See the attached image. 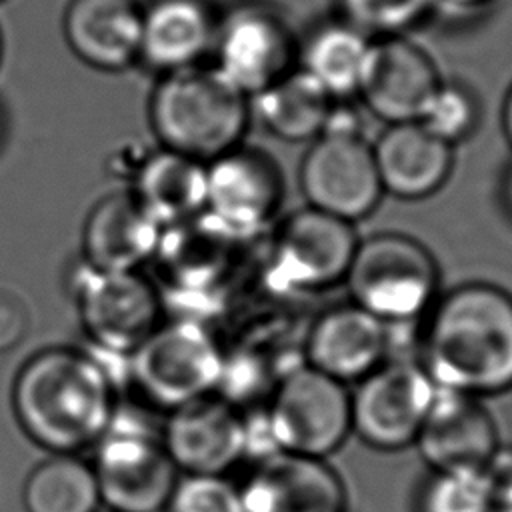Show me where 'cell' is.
<instances>
[{
  "mask_svg": "<svg viewBox=\"0 0 512 512\" xmlns=\"http://www.w3.org/2000/svg\"><path fill=\"white\" fill-rule=\"evenodd\" d=\"M298 182L306 206L350 224L370 216L384 198L372 144L362 134H318L300 160Z\"/></svg>",
  "mask_w": 512,
  "mask_h": 512,
  "instance_id": "cell-11",
  "label": "cell"
},
{
  "mask_svg": "<svg viewBox=\"0 0 512 512\" xmlns=\"http://www.w3.org/2000/svg\"><path fill=\"white\" fill-rule=\"evenodd\" d=\"M282 202L284 176L268 152L240 144L206 164L204 214L238 242L264 230Z\"/></svg>",
  "mask_w": 512,
  "mask_h": 512,
  "instance_id": "cell-13",
  "label": "cell"
},
{
  "mask_svg": "<svg viewBox=\"0 0 512 512\" xmlns=\"http://www.w3.org/2000/svg\"><path fill=\"white\" fill-rule=\"evenodd\" d=\"M344 282L350 302L386 324H410L436 302L440 268L418 238L386 230L358 238Z\"/></svg>",
  "mask_w": 512,
  "mask_h": 512,
  "instance_id": "cell-4",
  "label": "cell"
},
{
  "mask_svg": "<svg viewBox=\"0 0 512 512\" xmlns=\"http://www.w3.org/2000/svg\"><path fill=\"white\" fill-rule=\"evenodd\" d=\"M30 316L22 298L0 288V352H6L22 342L28 332Z\"/></svg>",
  "mask_w": 512,
  "mask_h": 512,
  "instance_id": "cell-32",
  "label": "cell"
},
{
  "mask_svg": "<svg viewBox=\"0 0 512 512\" xmlns=\"http://www.w3.org/2000/svg\"><path fill=\"white\" fill-rule=\"evenodd\" d=\"M436 2H442V4L458 8V10H476V8L488 6L494 0H436Z\"/></svg>",
  "mask_w": 512,
  "mask_h": 512,
  "instance_id": "cell-35",
  "label": "cell"
},
{
  "mask_svg": "<svg viewBox=\"0 0 512 512\" xmlns=\"http://www.w3.org/2000/svg\"><path fill=\"white\" fill-rule=\"evenodd\" d=\"M216 70L248 98L298 66V42L288 22L270 6H232L216 28Z\"/></svg>",
  "mask_w": 512,
  "mask_h": 512,
  "instance_id": "cell-12",
  "label": "cell"
},
{
  "mask_svg": "<svg viewBox=\"0 0 512 512\" xmlns=\"http://www.w3.org/2000/svg\"><path fill=\"white\" fill-rule=\"evenodd\" d=\"M148 152H138V146H122L118 150L112 152L110 156V162H108V168L110 172L118 174V176H124V178H132L136 176L138 168L142 166L144 158H146Z\"/></svg>",
  "mask_w": 512,
  "mask_h": 512,
  "instance_id": "cell-33",
  "label": "cell"
},
{
  "mask_svg": "<svg viewBox=\"0 0 512 512\" xmlns=\"http://www.w3.org/2000/svg\"><path fill=\"white\" fill-rule=\"evenodd\" d=\"M500 124H502V134L508 142V146L512 148V84L504 96L502 102V112H500Z\"/></svg>",
  "mask_w": 512,
  "mask_h": 512,
  "instance_id": "cell-34",
  "label": "cell"
},
{
  "mask_svg": "<svg viewBox=\"0 0 512 512\" xmlns=\"http://www.w3.org/2000/svg\"><path fill=\"white\" fill-rule=\"evenodd\" d=\"M332 104L330 94L298 66L250 98L252 116L284 142H312Z\"/></svg>",
  "mask_w": 512,
  "mask_h": 512,
  "instance_id": "cell-25",
  "label": "cell"
},
{
  "mask_svg": "<svg viewBox=\"0 0 512 512\" xmlns=\"http://www.w3.org/2000/svg\"><path fill=\"white\" fill-rule=\"evenodd\" d=\"M278 450L328 458L352 434L346 384L298 364L278 378L264 408Z\"/></svg>",
  "mask_w": 512,
  "mask_h": 512,
  "instance_id": "cell-7",
  "label": "cell"
},
{
  "mask_svg": "<svg viewBox=\"0 0 512 512\" xmlns=\"http://www.w3.org/2000/svg\"><path fill=\"white\" fill-rule=\"evenodd\" d=\"M304 364L342 382H358L390 358V326L354 302L320 312L302 342Z\"/></svg>",
  "mask_w": 512,
  "mask_h": 512,
  "instance_id": "cell-18",
  "label": "cell"
},
{
  "mask_svg": "<svg viewBox=\"0 0 512 512\" xmlns=\"http://www.w3.org/2000/svg\"><path fill=\"white\" fill-rule=\"evenodd\" d=\"M92 468L100 502L112 512H162L178 480L160 428L144 414L118 406L94 444Z\"/></svg>",
  "mask_w": 512,
  "mask_h": 512,
  "instance_id": "cell-5",
  "label": "cell"
},
{
  "mask_svg": "<svg viewBox=\"0 0 512 512\" xmlns=\"http://www.w3.org/2000/svg\"><path fill=\"white\" fill-rule=\"evenodd\" d=\"M414 446L430 472H482L500 438L484 398L436 388Z\"/></svg>",
  "mask_w": 512,
  "mask_h": 512,
  "instance_id": "cell-16",
  "label": "cell"
},
{
  "mask_svg": "<svg viewBox=\"0 0 512 512\" xmlns=\"http://www.w3.org/2000/svg\"><path fill=\"white\" fill-rule=\"evenodd\" d=\"M0 2H2V0H0Z\"/></svg>",
  "mask_w": 512,
  "mask_h": 512,
  "instance_id": "cell-39",
  "label": "cell"
},
{
  "mask_svg": "<svg viewBox=\"0 0 512 512\" xmlns=\"http://www.w3.org/2000/svg\"><path fill=\"white\" fill-rule=\"evenodd\" d=\"M224 350L204 322H160L130 354L132 386L154 406L172 410L218 390Z\"/></svg>",
  "mask_w": 512,
  "mask_h": 512,
  "instance_id": "cell-6",
  "label": "cell"
},
{
  "mask_svg": "<svg viewBox=\"0 0 512 512\" xmlns=\"http://www.w3.org/2000/svg\"><path fill=\"white\" fill-rule=\"evenodd\" d=\"M168 512H242L238 484L226 474H182L178 476Z\"/></svg>",
  "mask_w": 512,
  "mask_h": 512,
  "instance_id": "cell-30",
  "label": "cell"
},
{
  "mask_svg": "<svg viewBox=\"0 0 512 512\" xmlns=\"http://www.w3.org/2000/svg\"><path fill=\"white\" fill-rule=\"evenodd\" d=\"M416 512H494L482 472H430L418 492Z\"/></svg>",
  "mask_w": 512,
  "mask_h": 512,
  "instance_id": "cell-29",
  "label": "cell"
},
{
  "mask_svg": "<svg viewBox=\"0 0 512 512\" xmlns=\"http://www.w3.org/2000/svg\"><path fill=\"white\" fill-rule=\"evenodd\" d=\"M26 512H96L100 490L92 464L76 454H52L26 478Z\"/></svg>",
  "mask_w": 512,
  "mask_h": 512,
  "instance_id": "cell-26",
  "label": "cell"
},
{
  "mask_svg": "<svg viewBox=\"0 0 512 512\" xmlns=\"http://www.w3.org/2000/svg\"><path fill=\"white\" fill-rule=\"evenodd\" d=\"M218 18L206 0L142 4L138 60L160 74L198 66L214 48Z\"/></svg>",
  "mask_w": 512,
  "mask_h": 512,
  "instance_id": "cell-20",
  "label": "cell"
},
{
  "mask_svg": "<svg viewBox=\"0 0 512 512\" xmlns=\"http://www.w3.org/2000/svg\"><path fill=\"white\" fill-rule=\"evenodd\" d=\"M482 478L492 496L494 512H512V444H500L486 466Z\"/></svg>",
  "mask_w": 512,
  "mask_h": 512,
  "instance_id": "cell-31",
  "label": "cell"
},
{
  "mask_svg": "<svg viewBox=\"0 0 512 512\" xmlns=\"http://www.w3.org/2000/svg\"><path fill=\"white\" fill-rule=\"evenodd\" d=\"M68 284L94 346L132 354L160 324V292L138 270H102L82 260Z\"/></svg>",
  "mask_w": 512,
  "mask_h": 512,
  "instance_id": "cell-8",
  "label": "cell"
},
{
  "mask_svg": "<svg viewBox=\"0 0 512 512\" xmlns=\"http://www.w3.org/2000/svg\"><path fill=\"white\" fill-rule=\"evenodd\" d=\"M420 364L438 388L478 398L512 390V294L492 282L440 292L420 320Z\"/></svg>",
  "mask_w": 512,
  "mask_h": 512,
  "instance_id": "cell-1",
  "label": "cell"
},
{
  "mask_svg": "<svg viewBox=\"0 0 512 512\" xmlns=\"http://www.w3.org/2000/svg\"><path fill=\"white\" fill-rule=\"evenodd\" d=\"M0 58H2V34H0Z\"/></svg>",
  "mask_w": 512,
  "mask_h": 512,
  "instance_id": "cell-38",
  "label": "cell"
},
{
  "mask_svg": "<svg viewBox=\"0 0 512 512\" xmlns=\"http://www.w3.org/2000/svg\"><path fill=\"white\" fill-rule=\"evenodd\" d=\"M2 136H4V114L0 110V140H2Z\"/></svg>",
  "mask_w": 512,
  "mask_h": 512,
  "instance_id": "cell-37",
  "label": "cell"
},
{
  "mask_svg": "<svg viewBox=\"0 0 512 512\" xmlns=\"http://www.w3.org/2000/svg\"><path fill=\"white\" fill-rule=\"evenodd\" d=\"M338 18L372 40L404 36L420 24L436 0H336Z\"/></svg>",
  "mask_w": 512,
  "mask_h": 512,
  "instance_id": "cell-27",
  "label": "cell"
},
{
  "mask_svg": "<svg viewBox=\"0 0 512 512\" xmlns=\"http://www.w3.org/2000/svg\"><path fill=\"white\" fill-rule=\"evenodd\" d=\"M502 200H504V206L512 218V166L506 170V176H504V182H502Z\"/></svg>",
  "mask_w": 512,
  "mask_h": 512,
  "instance_id": "cell-36",
  "label": "cell"
},
{
  "mask_svg": "<svg viewBox=\"0 0 512 512\" xmlns=\"http://www.w3.org/2000/svg\"><path fill=\"white\" fill-rule=\"evenodd\" d=\"M440 82L424 48L406 36H388L372 42L358 98L386 126L418 122Z\"/></svg>",
  "mask_w": 512,
  "mask_h": 512,
  "instance_id": "cell-17",
  "label": "cell"
},
{
  "mask_svg": "<svg viewBox=\"0 0 512 512\" xmlns=\"http://www.w3.org/2000/svg\"><path fill=\"white\" fill-rule=\"evenodd\" d=\"M162 224L134 192H114L98 200L84 222V262L102 270H138L152 260Z\"/></svg>",
  "mask_w": 512,
  "mask_h": 512,
  "instance_id": "cell-22",
  "label": "cell"
},
{
  "mask_svg": "<svg viewBox=\"0 0 512 512\" xmlns=\"http://www.w3.org/2000/svg\"><path fill=\"white\" fill-rule=\"evenodd\" d=\"M242 512H348L342 476L326 458L274 452L238 484Z\"/></svg>",
  "mask_w": 512,
  "mask_h": 512,
  "instance_id": "cell-15",
  "label": "cell"
},
{
  "mask_svg": "<svg viewBox=\"0 0 512 512\" xmlns=\"http://www.w3.org/2000/svg\"><path fill=\"white\" fill-rule=\"evenodd\" d=\"M436 388L420 360H384L350 390L352 434L380 452L414 446Z\"/></svg>",
  "mask_w": 512,
  "mask_h": 512,
  "instance_id": "cell-9",
  "label": "cell"
},
{
  "mask_svg": "<svg viewBox=\"0 0 512 512\" xmlns=\"http://www.w3.org/2000/svg\"><path fill=\"white\" fill-rule=\"evenodd\" d=\"M70 50L88 66L118 72L140 54L142 4L136 0H70L62 20Z\"/></svg>",
  "mask_w": 512,
  "mask_h": 512,
  "instance_id": "cell-21",
  "label": "cell"
},
{
  "mask_svg": "<svg viewBox=\"0 0 512 512\" xmlns=\"http://www.w3.org/2000/svg\"><path fill=\"white\" fill-rule=\"evenodd\" d=\"M372 42L340 18L318 24L298 44V68L312 76L332 100L358 98Z\"/></svg>",
  "mask_w": 512,
  "mask_h": 512,
  "instance_id": "cell-24",
  "label": "cell"
},
{
  "mask_svg": "<svg viewBox=\"0 0 512 512\" xmlns=\"http://www.w3.org/2000/svg\"><path fill=\"white\" fill-rule=\"evenodd\" d=\"M132 192L162 228L194 218L206 206V164L168 148L148 152Z\"/></svg>",
  "mask_w": 512,
  "mask_h": 512,
  "instance_id": "cell-23",
  "label": "cell"
},
{
  "mask_svg": "<svg viewBox=\"0 0 512 512\" xmlns=\"http://www.w3.org/2000/svg\"><path fill=\"white\" fill-rule=\"evenodd\" d=\"M12 408L24 432L52 454L98 442L116 410V390L88 350L46 348L18 370Z\"/></svg>",
  "mask_w": 512,
  "mask_h": 512,
  "instance_id": "cell-2",
  "label": "cell"
},
{
  "mask_svg": "<svg viewBox=\"0 0 512 512\" xmlns=\"http://www.w3.org/2000/svg\"><path fill=\"white\" fill-rule=\"evenodd\" d=\"M358 238L354 224L316 208L290 212L270 240V286L286 294H306L344 282Z\"/></svg>",
  "mask_w": 512,
  "mask_h": 512,
  "instance_id": "cell-10",
  "label": "cell"
},
{
  "mask_svg": "<svg viewBox=\"0 0 512 512\" xmlns=\"http://www.w3.org/2000/svg\"><path fill=\"white\" fill-rule=\"evenodd\" d=\"M372 154L384 196L408 202L434 196L454 168V146L420 122L386 126L372 144Z\"/></svg>",
  "mask_w": 512,
  "mask_h": 512,
  "instance_id": "cell-19",
  "label": "cell"
},
{
  "mask_svg": "<svg viewBox=\"0 0 512 512\" xmlns=\"http://www.w3.org/2000/svg\"><path fill=\"white\" fill-rule=\"evenodd\" d=\"M166 454L184 474H226L244 458V412L218 392L168 410Z\"/></svg>",
  "mask_w": 512,
  "mask_h": 512,
  "instance_id": "cell-14",
  "label": "cell"
},
{
  "mask_svg": "<svg viewBox=\"0 0 512 512\" xmlns=\"http://www.w3.org/2000/svg\"><path fill=\"white\" fill-rule=\"evenodd\" d=\"M148 116L162 148L208 164L242 144L252 108L214 66L198 64L160 76Z\"/></svg>",
  "mask_w": 512,
  "mask_h": 512,
  "instance_id": "cell-3",
  "label": "cell"
},
{
  "mask_svg": "<svg viewBox=\"0 0 512 512\" xmlns=\"http://www.w3.org/2000/svg\"><path fill=\"white\" fill-rule=\"evenodd\" d=\"M418 122L430 134L456 148V144L476 132L480 124V102L468 86L442 80Z\"/></svg>",
  "mask_w": 512,
  "mask_h": 512,
  "instance_id": "cell-28",
  "label": "cell"
}]
</instances>
